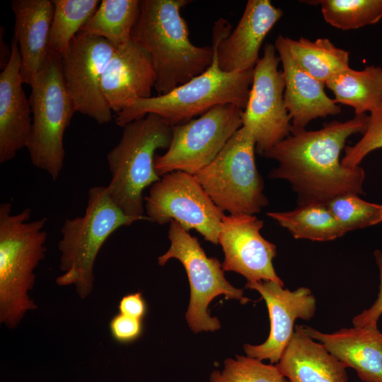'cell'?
Listing matches in <instances>:
<instances>
[{"label":"cell","mask_w":382,"mask_h":382,"mask_svg":"<svg viewBox=\"0 0 382 382\" xmlns=\"http://www.w3.org/2000/svg\"><path fill=\"white\" fill-rule=\"evenodd\" d=\"M368 122L369 115H355L347 121L332 120L316 131L291 132L262 155L279 163L270 177L288 181L298 205L327 204L342 195L363 194L364 169L344 167L340 154L347 139L364 134Z\"/></svg>","instance_id":"6da1fadb"},{"label":"cell","mask_w":382,"mask_h":382,"mask_svg":"<svg viewBox=\"0 0 382 382\" xmlns=\"http://www.w3.org/2000/svg\"><path fill=\"white\" fill-rule=\"evenodd\" d=\"M187 0H143L132 40L148 54L155 71L158 96L169 93L211 65V46L192 43L180 11Z\"/></svg>","instance_id":"7a4b0ae2"},{"label":"cell","mask_w":382,"mask_h":382,"mask_svg":"<svg viewBox=\"0 0 382 382\" xmlns=\"http://www.w3.org/2000/svg\"><path fill=\"white\" fill-rule=\"evenodd\" d=\"M32 210L12 214L11 204H0V322L15 328L25 313L37 308L28 296L34 270L45 257L47 218L30 221Z\"/></svg>","instance_id":"3957f363"},{"label":"cell","mask_w":382,"mask_h":382,"mask_svg":"<svg viewBox=\"0 0 382 382\" xmlns=\"http://www.w3.org/2000/svg\"><path fill=\"white\" fill-rule=\"evenodd\" d=\"M122 128L120 141L107 155L111 179L106 188L126 215L149 221L143 192L161 178L154 168L156 151L168 148L172 127L151 113Z\"/></svg>","instance_id":"277c9868"},{"label":"cell","mask_w":382,"mask_h":382,"mask_svg":"<svg viewBox=\"0 0 382 382\" xmlns=\"http://www.w3.org/2000/svg\"><path fill=\"white\" fill-rule=\"evenodd\" d=\"M207 70L169 93L138 100L117 114L116 124L128 123L156 114L170 126L182 125L214 106L232 104L244 110L253 79L254 69L226 72L218 64L216 49Z\"/></svg>","instance_id":"5b68a950"},{"label":"cell","mask_w":382,"mask_h":382,"mask_svg":"<svg viewBox=\"0 0 382 382\" xmlns=\"http://www.w3.org/2000/svg\"><path fill=\"white\" fill-rule=\"evenodd\" d=\"M87 196L83 214L66 219L61 227L58 249L63 274L56 279L59 286L74 285L81 299L93 290L95 261L106 240L119 228L139 221L114 203L106 186L91 187Z\"/></svg>","instance_id":"8992f818"},{"label":"cell","mask_w":382,"mask_h":382,"mask_svg":"<svg viewBox=\"0 0 382 382\" xmlns=\"http://www.w3.org/2000/svg\"><path fill=\"white\" fill-rule=\"evenodd\" d=\"M30 86L33 114L27 146L30 159L35 167L56 180L65 158L64 134L76 112L64 81L61 56L50 52L44 67Z\"/></svg>","instance_id":"52a82bcc"},{"label":"cell","mask_w":382,"mask_h":382,"mask_svg":"<svg viewBox=\"0 0 382 382\" xmlns=\"http://www.w3.org/2000/svg\"><path fill=\"white\" fill-rule=\"evenodd\" d=\"M255 140L240 128L216 157L195 177L223 212L254 215L268 204L255 159Z\"/></svg>","instance_id":"ba28073f"},{"label":"cell","mask_w":382,"mask_h":382,"mask_svg":"<svg viewBox=\"0 0 382 382\" xmlns=\"http://www.w3.org/2000/svg\"><path fill=\"white\" fill-rule=\"evenodd\" d=\"M168 237L170 248L158 257V262L163 266L170 259H177L187 272L190 298L185 318L190 328L196 333L219 329V320L208 312L209 303L219 295H224L226 299L238 300L241 303L249 299L243 296L242 289L227 281L220 262L216 257H208L197 238L192 236L177 221H170Z\"/></svg>","instance_id":"9c48e42d"},{"label":"cell","mask_w":382,"mask_h":382,"mask_svg":"<svg viewBox=\"0 0 382 382\" xmlns=\"http://www.w3.org/2000/svg\"><path fill=\"white\" fill-rule=\"evenodd\" d=\"M243 110L232 104L219 105L197 118L172 127L167 151L155 156L157 174L161 177L179 170L195 175L216 157L243 127Z\"/></svg>","instance_id":"30bf717a"},{"label":"cell","mask_w":382,"mask_h":382,"mask_svg":"<svg viewBox=\"0 0 382 382\" xmlns=\"http://www.w3.org/2000/svg\"><path fill=\"white\" fill-rule=\"evenodd\" d=\"M144 199L149 221L160 225L175 221L187 231L194 229L206 241L219 243L224 214L194 175L179 170L163 175Z\"/></svg>","instance_id":"8fae6325"},{"label":"cell","mask_w":382,"mask_h":382,"mask_svg":"<svg viewBox=\"0 0 382 382\" xmlns=\"http://www.w3.org/2000/svg\"><path fill=\"white\" fill-rule=\"evenodd\" d=\"M279 62L274 45L266 44L254 68L248 100L243 110V126L253 133L255 150L261 155L288 137L291 130Z\"/></svg>","instance_id":"7c38bea8"},{"label":"cell","mask_w":382,"mask_h":382,"mask_svg":"<svg viewBox=\"0 0 382 382\" xmlns=\"http://www.w3.org/2000/svg\"><path fill=\"white\" fill-rule=\"evenodd\" d=\"M115 50L105 39L79 32L61 56L64 81L76 112L99 125L112 119L101 91V80Z\"/></svg>","instance_id":"4fadbf2b"},{"label":"cell","mask_w":382,"mask_h":382,"mask_svg":"<svg viewBox=\"0 0 382 382\" xmlns=\"http://www.w3.org/2000/svg\"><path fill=\"white\" fill-rule=\"evenodd\" d=\"M282 16L283 11L269 0H249L233 31L228 21H216L212 45L219 68L226 72L254 69L265 38Z\"/></svg>","instance_id":"5bb4252c"},{"label":"cell","mask_w":382,"mask_h":382,"mask_svg":"<svg viewBox=\"0 0 382 382\" xmlns=\"http://www.w3.org/2000/svg\"><path fill=\"white\" fill-rule=\"evenodd\" d=\"M263 221L255 215H224L219 234L224 271L237 272L247 282L274 281L284 285L273 267L276 245L264 238Z\"/></svg>","instance_id":"9a60e30c"},{"label":"cell","mask_w":382,"mask_h":382,"mask_svg":"<svg viewBox=\"0 0 382 382\" xmlns=\"http://www.w3.org/2000/svg\"><path fill=\"white\" fill-rule=\"evenodd\" d=\"M283 286L274 281L246 282V288L257 291L265 300L270 320V331L265 342L244 345L248 357L278 363L293 336L295 320L313 317L316 300L311 291L307 287L290 291Z\"/></svg>","instance_id":"2e32d148"},{"label":"cell","mask_w":382,"mask_h":382,"mask_svg":"<svg viewBox=\"0 0 382 382\" xmlns=\"http://www.w3.org/2000/svg\"><path fill=\"white\" fill-rule=\"evenodd\" d=\"M156 74L144 50L132 40L115 48L104 70L101 91L112 112L151 97Z\"/></svg>","instance_id":"e0dca14e"},{"label":"cell","mask_w":382,"mask_h":382,"mask_svg":"<svg viewBox=\"0 0 382 382\" xmlns=\"http://www.w3.org/2000/svg\"><path fill=\"white\" fill-rule=\"evenodd\" d=\"M21 57L13 37L11 55L0 74V163L13 159L27 148L32 120L31 108L23 88Z\"/></svg>","instance_id":"ac0fdd59"},{"label":"cell","mask_w":382,"mask_h":382,"mask_svg":"<svg viewBox=\"0 0 382 382\" xmlns=\"http://www.w3.org/2000/svg\"><path fill=\"white\" fill-rule=\"evenodd\" d=\"M274 47L282 65L284 101L291 122V132L306 129L318 117L341 112V107L325 91V84L303 71L294 60L285 41L279 35Z\"/></svg>","instance_id":"d6986e66"},{"label":"cell","mask_w":382,"mask_h":382,"mask_svg":"<svg viewBox=\"0 0 382 382\" xmlns=\"http://www.w3.org/2000/svg\"><path fill=\"white\" fill-rule=\"evenodd\" d=\"M302 327L347 368L354 369L363 382H382V332L378 325L342 328L332 333Z\"/></svg>","instance_id":"ffe728a7"},{"label":"cell","mask_w":382,"mask_h":382,"mask_svg":"<svg viewBox=\"0 0 382 382\" xmlns=\"http://www.w3.org/2000/svg\"><path fill=\"white\" fill-rule=\"evenodd\" d=\"M13 38L21 57L23 83L30 84L50 54L54 4L50 0H13Z\"/></svg>","instance_id":"44dd1931"},{"label":"cell","mask_w":382,"mask_h":382,"mask_svg":"<svg viewBox=\"0 0 382 382\" xmlns=\"http://www.w3.org/2000/svg\"><path fill=\"white\" fill-rule=\"evenodd\" d=\"M289 382H348L346 366L296 325L277 364Z\"/></svg>","instance_id":"7402d4cb"},{"label":"cell","mask_w":382,"mask_h":382,"mask_svg":"<svg viewBox=\"0 0 382 382\" xmlns=\"http://www.w3.org/2000/svg\"><path fill=\"white\" fill-rule=\"evenodd\" d=\"M325 86L333 93L336 103L352 107L356 115L370 113L382 104V67H349L330 78Z\"/></svg>","instance_id":"603a6c76"},{"label":"cell","mask_w":382,"mask_h":382,"mask_svg":"<svg viewBox=\"0 0 382 382\" xmlns=\"http://www.w3.org/2000/svg\"><path fill=\"white\" fill-rule=\"evenodd\" d=\"M285 41L295 62L317 80L325 83L335 74L349 68V52L336 47L328 38L313 41L301 37Z\"/></svg>","instance_id":"cb8c5ba5"},{"label":"cell","mask_w":382,"mask_h":382,"mask_svg":"<svg viewBox=\"0 0 382 382\" xmlns=\"http://www.w3.org/2000/svg\"><path fill=\"white\" fill-rule=\"evenodd\" d=\"M267 215L296 239L329 241L346 234L326 204L298 205L291 211L271 212Z\"/></svg>","instance_id":"d4e9b609"},{"label":"cell","mask_w":382,"mask_h":382,"mask_svg":"<svg viewBox=\"0 0 382 382\" xmlns=\"http://www.w3.org/2000/svg\"><path fill=\"white\" fill-rule=\"evenodd\" d=\"M140 8L139 0H102L80 32L104 38L116 48L132 40Z\"/></svg>","instance_id":"484cf974"},{"label":"cell","mask_w":382,"mask_h":382,"mask_svg":"<svg viewBox=\"0 0 382 382\" xmlns=\"http://www.w3.org/2000/svg\"><path fill=\"white\" fill-rule=\"evenodd\" d=\"M54 13L50 50L62 56L94 13L98 0H52Z\"/></svg>","instance_id":"4316f807"},{"label":"cell","mask_w":382,"mask_h":382,"mask_svg":"<svg viewBox=\"0 0 382 382\" xmlns=\"http://www.w3.org/2000/svg\"><path fill=\"white\" fill-rule=\"evenodd\" d=\"M320 5L324 20L342 30L374 25L382 19V0H319L308 1Z\"/></svg>","instance_id":"83f0119b"},{"label":"cell","mask_w":382,"mask_h":382,"mask_svg":"<svg viewBox=\"0 0 382 382\" xmlns=\"http://www.w3.org/2000/svg\"><path fill=\"white\" fill-rule=\"evenodd\" d=\"M326 205L346 233L382 221V204L364 200L358 195H342Z\"/></svg>","instance_id":"f1b7e54d"},{"label":"cell","mask_w":382,"mask_h":382,"mask_svg":"<svg viewBox=\"0 0 382 382\" xmlns=\"http://www.w3.org/2000/svg\"><path fill=\"white\" fill-rule=\"evenodd\" d=\"M278 367L263 364L250 357L236 356L227 359L222 371H214L210 382H285Z\"/></svg>","instance_id":"f546056e"},{"label":"cell","mask_w":382,"mask_h":382,"mask_svg":"<svg viewBox=\"0 0 382 382\" xmlns=\"http://www.w3.org/2000/svg\"><path fill=\"white\" fill-rule=\"evenodd\" d=\"M380 148H382V104L369 113L362 137L353 146H345L341 163L348 168L359 166L369 153Z\"/></svg>","instance_id":"4dcf8cb0"},{"label":"cell","mask_w":382,"mask_h":382,"mask_svg":"<svg viewBox=\"0 0 382 382\" xmlns=\"http://www.w3.org/2000/svg\"><path fill=\"white\" fill-rule=\"evenodd\" d=\"M109 330L112 338L116 342L129 344L141 336L143 320L118 313L110 319Z\"/></svg>","instance_id":"1f68e13d"},{"label":"cell","mask_w":382,"mask_h":382,"mask_svg":"<svg viewBox=\"0 0 382 382\" xmlns=\"http://www.w3.org/2000/svg\"><path fill=\"white\" fill-rule=\"evenodd\" d=\"M374 254L379 272L378 296L369 308L363 311L353 318L354 327L378 325V320L382 315V252L380 250H376Z\"/></svg>","instance_id":"d6a6232c"},{"label":"cell","mask_w":382,"mask_h":382,"mask_svg":"<svg viewBox=\"0 0 382 382\" xmlns=\"http://www.w3.org/2000/svg\"><path fill=\"white\" fill-rule=\"evenodd\" d=\"M118 310L120 313L143 320L147 312V304L141 292L131 293L122 297Z\"/></svg>","instance_id":"836d02e7"},{"label":"cell","mask_w":382,"mask_h":382,"mask_svg":"<svg viewBox=\"0 0 382 382\" xmlns=\"http://www.w3.org/2000/svg\"><path fill=\"white\" fill-rule=\"evenodd\" d=\"M285 382H289V381L286 380Z\"/></svg>","instance_id":"e575fe53"}]
</instances>
